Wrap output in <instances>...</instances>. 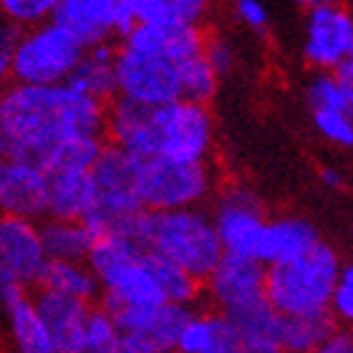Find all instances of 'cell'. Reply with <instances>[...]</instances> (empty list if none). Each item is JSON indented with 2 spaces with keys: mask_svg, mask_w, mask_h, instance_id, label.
<instances>
[{
  "mask_svg": "<svg viewBox=\"0 0 353 353\" xmlns=\"http://www.w3.org/2000/svg\"><path fill=\"white\" fill-rule=\"evenodd\" d=\"M0 137L8 159L43 164L53 149L71 139H106V103L61 83L23 86L10 83L3 94Z\"/></svg>",
  "mask_w": 353,
  "mask_h": 353,
  "instance_id": "cell-1",
  "label": "cell"
},
{
  "mask_svg": "<svg viewBox=\"0 0 353 353\" xmlns=\"http://www.w3.org/2000/svg\"><path fill=\"white\" fill-rule=\"evenodd\" d=\"M106 141L137 159L207 162L212 149V119L202 103L164 106L117 96L106 103Z\"/></svg>",
  "mask_w": 353,
  "mask_h": 353,
  "instance_id": "cell-2",
  "label": "cell"
},
{
  "mask_svg": "<svg viewBox=\"0 0 353 353\" xmlns=\"http://www.w3.org/2000/svg\"><path fill=\"white\" fill-rule=\"evenodd\" d=\"M126 237L182 268L202 285L225 258L212 214H207L202 207L174 210V212L144 210L134 217Z\"/></svg>",
  "mask_w": 353,
  "mask_h": 353,
  "instance_id": "cell-3",
  "label": "cell"
},
{
  "mask_svg": "<svg viewBox=\"0 0 353 353\" xmlns=\"http://www.w3.org/2000/svg\"><path fill=\"white\" fill-rule=\"evenodd\" d=\"M88 268L101 285L99 308L170 303L157 275L154 252L132 237L111 235L99 240L88 255Z\"/></svg>",
  "mask_w": 353,
  "mask_h": 353,
  "instance_id": "cell-4",
  "label": "cell"
},
{
  "mask_svg": "<svg viewBox=\"0 0 353 353\" xmlns=\"http://www.w3.org/2000/svg\"><path fill=\"white\" fill-rule=\"evenodd\" d=\"M341 268L331 245L318 243L303 258L268 268L265 298L283 318L328 313Z\"/></svg>",
  "mask_w": 353,
  "mask_h": 353,
  "instance_id": "cell-5",
  "label": "cell"
},
{
  "mask_svg": "<svg viewBox=\"0 0 353 353\" xmlns=\"http://www.w3.org/2000/svg\"><path fill=\"white\" fill-rule=\"evenodd\" d=\"M91 174L96 182V207L83 225L96 243L111 235L126 237L134 217L144 212L139 197V159L106 144Z\"/></svg>",
  "mask_w": 353,
  "mask_h": 353,
  "instance_id": "cell-6",
  "label": "cell"
},
{
  "mask_svg": "<svg viewBox=\"0 0 353 353\" xmlns=\"http://www.w3.org/2000/svg\"><path fill=\"white\" fill-rule=\"evenodd\" d=\"M83 56H86V48L76 38L68 36L53 21L43 23L23 33L13 61V83L61 86L71 79Z\"/></svg>",
  "mask_w": 353,
  "mask_h": 353,
  "instance_id": "cell-7",
  "label": "cell"
},
{
  "mask_svg": "<svg viewBox=\"0 0 353 353\" xmlns=\"http://www.w3.org/2000/svg\"><path fill=\"white\" fill-rule=\"evenodd\" d=\"M214 176L207 162L139 159V197L149 212L192 210L210 197Z\"/></svg>",
  "mask_w": 353,
  "mask_h": 353,
  "instance_id": "cell-8",
  "label": "cell"
},
{
  "mask_svg": "<svg viewBox=\"0 0 353 353\" xmlns=\"http://www.w3.org/2000/svg\"><path fill=\"white\" fill-rule=\"evenodd\" d=\"M114 68H117L119 96H124V99L149 103V106L182 101L179 68L170 59L144 56V53L129 51L121 46Z\"/></svg>",
  "mask_w": 353,
  "mask_h": 353,
  "instance_id": "cell-9",
  "label": "cell"
},
{
  "mask_svg": "<svg viewBox=\"0 0 353 353\" xmlns=\"http://www.w3.org/2000/svg\"><path fill=\"white\" fill-rule=\"evenodd\" d=\"M212 220L225 255H240V258L258 255L260 237L268 220L255 192L248 187H228L217 199Z\"/></svg>",
  "mask_w": 353,
  "mask_h": 353,
  "instance_id": "cell-10",
  "label": "cell"
},
{
  "mask_svg": "<svg viewBox=\"0 0 353 353\" xmlns=\"http://www.w3.org/2000/svg\"><path fill=\"white\" fill-rule=\"evenodd\" d=\"M124 336L139 339L152 353H176V343L194 310L187 305H114L103 308Z\"/></svg>",
  "mask_w": 353,
  "mask_h": 353,
  "instance_id": "cell-11",
  "label": "cell"
},
{
  "mask_svg": "<svg viewBox=\"0 0 353 353\" xmlns=\"http://www.w3.org/2000/svg\"><path fill=\"white\" fill-rule=\"evenodd\" d=\"M268 268L255 258L225 255L205 280V293L220 313H232L265 298Z\"/></svg>",
  "mask_w": 353,
  "mask_h": 353,
  "instance_id": "cell-12",
  "label": "cell"
},
{
  "mask_svg": "<svg viewBox=\"0 0 353 353\" xmlns=\"http://www.w3.org/2000/svg\"><path fill=\"white\" fill-rule=\"evenodd\" d=\"M353 53V15L339 6L308 10L305 59L323 71H336Z\"/></svg>",
  "mask_w": 353,
  "mask_h": 353,
  "instance_id": "cell-13",
  "label": "cell"
},
{
  "mask_svg": "<svg viewBox=\"0 0 353 353\" xmlns=\"http://www.w3.org/2000/svg\"><path fill=\"white\" fill-rule=\"evenodd\" d=\"M0 265H6L26 288H38V280L48 265L41 225L23 217L0 214Z\"/></svg>",
  "mask_w": 353,
  "mask_h": 353,
  "instance_id": "cell-14",
  "label": "cell"
},
{
  "mask_svg": "<svg viewBox=\"0 0 353 353\" xmlns=\"http://www.w3.org/2000/svg\"><path fill=\"white\" fill-rule=\"evenodd\" d=\"M48 184L43 167L8 159L0 172V212L33 222L48 217Z\"/></svg>",
  "mask_w": 353,
  "mask_h": 353,
  "instance_id": "cell-15",
  "label": "cell"
},
{
  "mask_svg": "<svg viewBox=\"0 0 353 353\" xmlns=\"http://www.w3.org/2000/svg\"><path fill=\"white\" fill-rule=\"evenodd\" d=\"M207 38L199 30V26H184V23H139L134 33L126 38L124 48L144 56H162L172 63H184V61L202 56L205 53Z\"/></svg>",
  "mask_w": 353,
  "mask_h": 353,
  "instance_id": "cell-16",
  "label": "cell"
},
{
  "mask_svg": "<svg viewBox=\"0 0 353 353\" xmlns=\"http://www.w3.org/2000/svg\"><path fill=\"white\" fill-rule=\"evenodd\" d=\"M33 303L43 323L48 325L59 353H83V336H86L91 303L76 301V298L43 290V288L36 290Z\"/></svg>",
  "mask_w": 353,
  "mask_h": 353,
  "instance_id": "cell-17",
  "label": "cell"
},
{
  "mask_svg": "<svg viewBox=\"0 0 353 353\" xmlns=\"http://www.w3.org/2000/svg\"><path fill=\"white\" fill-rule=\"evenodd\" d=\"M117 8L119 0H61L53 23L88 51L99 43H109L111 36H117Z\"/></svg>",
  "mask_w": 353,
  "mask_h": 353,
  "instance_id": "cell-18",
  "label": "cell"
},
{
  "mask_svg": "<svg viewBox=\"0 0 353 353\" xmlns=\"http://www.w3.org/2000/svg\"><path fill=\"white\" fill-rule=\"evenodd\" d=\"M318 243H321L318 232L305 220H298V217L268 220L255 258L265 268H272V265H283L308 255Z\"/></svg>",
  "mask_w": 353,
  "mask_h": 353,
  "instance_id": "cell-19",
  "label": "cell"
},
{
  "mask_svg": "<svg viewBox=\"0 0 353 353\" xmlns=\"http://www.w3.org/2000/svg\"><path fill=\"white\" fill-rule=\"evenodd\" d=\"M48 220L83 222L96 207V182L91 172L48 174Z\"/></svg>",
  "mask_w": 353,
  "mask_h": 353,
  "instance_id": "cell-20",
  "label": "cell"
},
{
  "mask_svg": "<svg viewBox=\"0 0 353 353\" xmlns=\"http://www.w3.org/2000/svg\"><path fill=\"white\" fill-rule=\"evenodd\" d=\"M243 339L222 313H192L184 325L176 353H243Z\"/></svg>",
  "mask_w": 353,
  "mask_h": 353,
  "instance_id": "cell-21",
  "label": "cell"
},
{
  "mask_svg": "<svg viewBox=\"0 0 353 353\" xmlns=\"http://www.w3.org/2000/svg\"><path fill=\"white\" fill-rule=\"evenodd\" d=\"M228 318L240 333L245 348H252V351H272L275 348V351H280L278 339L283 316L268 303V298L250 303L240 310H232V313H228Z\"/></svg>",
  "mask_w": 353,
  "mask_h": 353,
  "instance_id": "cell-22",
  "label": "cell"
},
{
  "mask_svg": "<svg viewBox=\"0 0 353 353\" xmlns=\"http://www.w3.org/2000/svg\"><path fill=\"white\" fill-rule=\"evenodd\" d=\"M339 333L336 318L328 313L318 316H293L283 318L280 323V353H313Z\"/></svg>",
  "mask_w": 353,
  "mask_h": 353,
  "instance_id": "cell-23",
  "label": "cell"
},
{
  "mask_svg": "<svg viewBox=\"0 0 353 353\" xmlns=\"http://www.w3.org/2000/svg\"><path fill=\"white\" fill-rule=\"evenodd\" d=\"M8 323H10V336L18 353H59L56 341H53L48 325L43 323L41 313L36 310L33 295H26L23 301L6 310Z\"/></svg>",
  "mask_w": 353,
  "mask_h": 353,
  "instance_id": "cell-24",
  "label": "cell"
},
{
  "mask_svg": "<svg viewBox=\"0 0 353 353\" xmlns=\"http://www.w3.org/2000/svg\"><path fill=\"white\" fill-rule=\"evenodd\" d=\"M41 237L48 260H63V263H88V255L96 245L94 235L83 222L46 220L41 225Z\"/></svg>",
  "mask_w": 353,
  "mask_h": 353,
  "instance_id": "cell-25",
  "label": "cell"
},
{
  "mask_svg": "<svg viewBox=\"0 0 353 353\" xmlns=\"http://www.w3.org/2000/svg\"><path fill=\"white\" fill-rule=\"evenodd\" d=\"M38 288L68 295V298L83 303H94L96 298H101V285H99L94 270L88 268V263L48 260L43 275L38 280Z\"/></svg>",
  "mask_w": 353,
  "mask_h": 353,
  "instance_id": "cell-26",
  "label": "cell"
},
{
  "mask_svg": "<svg viewBox=\"0 0 353 353\" xmlns=\"http://www.w3.org/2000/svg\"><path fill=\"white\" fill-rule=\"evenodd\" d=\"M109 141L103 137H83V139H71L61 144L43 159V167L48 174H61V172H94L96 162L101 159L103 149Z\"/></svg>",
  "mask_w": 353,
  "mask_h": 353,
  "instance_id": "cell-27",
  "label": "cell"
},
{
  "mask_svg": "<svg viewBox=\"0 0 353 353\" xmlns=\"http://www.w3.org/2000/svg\"><path fill=\"white\" fill-rule=\"evenodd\" d=\"M66 83L74 88V91H79V94L91 96V99L103 101V103L114 101V99L119 96L114 61H99L88 51Z\"/></svg>",
  "mask_w": 353,
  "mask_h": 353,
  "instance_id": "cell-28",
  "label": "cell"
},
{
  "mask_svg": "<svg viewBox=\"0 0 353 353\" xmlns=\"http://www.w3.org/2000/svg\"><path fill=\"white\" fill-rule=\"evenodd\" d=\"M179 86H182V99L192 103H202L205 106L210 99L217 91V79L220 76L214 74V68L210 66V61L202 56H194V59L179 63Z\"/></svg>",
  "mask_w": 353,
  "mask_h": 353,
  "instance_id": "cell-29",
  "label": "cell"
},
{
  "mask_svg": "<svg viewBox=\"0 0 353 353\" xmlns=\"http://www.w3.org/2000/svg\"><path fill=\"white\" fill-rule=\"evenodd\" d=\"M61 0H0V15L23 30L51 23Z\"/></svg>",
  "mask_w": 353,
  "mask_h": 353,
  "instance_id": "cell-30",
  "label": "cell"
},
{
  "mask_svg": "<svg viewBox=\"0 0 353 353\" xmlns=\"http://www.w3.org/2000/svg\"><path fill=\"white\" fill-rule=\"evenodd\" d=\"M308 101L313 111H348L353 114V96L336 74L316 76L308 86Z\"/></svg>",
  "mask_w": 353,
  "mask_h": 353,
  "instance_id": "cell-31",
  "label": "cell"
},
{
  "mask_svg": "<svg viewBox=\"0 0 353 353\" xmlns=\"http://www.w3.org/2000/svg\"><path fill=\"white\" fill-rule=\"evenodd\" d=\"M124 333L119 331L117 321L103 308H91L83 336V353H111Z\"/></svg>",
  "mask_w": 353,
  "mask_h": 353,
  "instance_id": "cell-32",
  "label": "cell"
},
{
  "mask_svg": "<svg viewBox=\"0 0 353 353\" xmlns=\"http://www.w3.org/2000/svg\"><path fill=\"white\" fill-rule=\"evenodd\" d=\"M316 129L331 144L353 147V114L348 111H313Z\"/></svg>",
  "mask_w": 353,
  "mask_h": 353,
  "instance_id": "cell-33",
  "label": "cell"
},
{
  "mask_svg": "<svg viewBox=\"0 0 353 353\" xmlns=\"http://www.w3.org/2000/svg\"><path fill=\"white\" fill-rule=\"evenodd\" d=\"M331 316L336 318V323L353 325V265H343L333 290L331 301Z\"/></svg>",
  "mask_w": 353,
  "mask_h": 353,
  "instance_id": "cell-34",
  "label": "cell"
},
{
  "mask_svg": "<svg viewBox=\"0 0 353 353\" xmlns=\"http://www.w3.org/2000/svg\"><path fill=\"white\" fill-rule=\"evenodd\" d=\"M23 33L26 30L21 26L10 23L8 18H0V83L6 79H13V61L23 41Z\"/></svg>",
  "mask_w": 353,
  "mask_h": 353,
  "instance_id": "cell-35",
  "label": "cell"
},
{
  "mask_svg": "<svg viewBox=\"0 0 353 353\" xmlns=\"http://www.w3.org/2000/svg\"><path fill=\"white\" fill-rule=\"evenodd\" d=\"M137 23H170V8L167 0H119Z\"/></svg>",
  "mask_w": 353,
  "mask_h": 353,
  "instance_id": "cell-36",
  "label": "cell"
},
{
  "mask_svg": "<svg viewBox=\"0 0 353 353\" xmlns=\"http://www.w3.org/2000/svg\"><path fill=\"white\" fill-rule=\"evenodd\" d=\"M205 59L214 68V74H228L232 63H235V48L225 41V38H207L205 43Z\"/></svg>",
  "mask_w": 353,
  "mask_h": 353,
  "instance_id": "cell-37",
  "label": "cell"
},
{
  "mask_svg": "<svg viewBox=\"0 0 353 353\" xmlns=\"http://www.w3.org/2000/svg\"><path fill=\"white\" fill-rule=\"evenodd\" d=\"M170 18L184 26H199L207 13V0H167Z\"/></svg>",
  "mask_w": 353,
  "mask_h": 353,
  "instance_id": "cell-38",
  "label": "cell"
},
{
  "mask_svg": "<svg viewBox=\"0 0 353 353\" xmlns=\"http://www.w3.org/2000/svg\"><path fill=\"white\" fill-rule=\"evenodd\" d=\"M237 15L245 26L255 30H263L268 26V10L260 0H237Z\"/></svg>",
  "mask_w": 353,
  "mask_h": 353,
  "instance_id": "cell-39",
  "label": "cell"
},
{
  "mask_svg": "<svg viewBox=\"0 0 353 353\" xmlns=\"http://www.w3.org/2000/svg\"><path fill=\"white\" fill-rule=\"evenodd\" d=\"M313 353H353V333L351 331H339L325 346H321Z\"/></svg>",
  "mask_w": 353,
  "mask_h": 353,
  "instance_id": "cell-40",
  "label": "cell"
},
{
  "mask_svg": "<svg viewBox=\"0 0 353 353\" xmlns=\"http://www.w3.org/2000/svg\"><path fill=\"white\" fill-rule=\"evenodd\" d=\"M111 353H152L139 339H132V336H121V341L117 343V348Z\"/></svg>",
  "mask_w": 353,
  "mask_h": 353,
  "instance_id": "cell-41",
  "label": "cell"
},
{
  "mask_svg": "<svg viewBox=\"0 0 353 353\" xmlns=\"http://www.w3.org/2000/svg\"><path fill=\"white\" fill-rule=\"evenodd\" d=\"M336 76L341 79V83L348 88V94L353 96V53L348 56L339 68H336Z\"/></svg>",
  "mask_w": 353,
  "mask_h": 353,
  "instance_id": "cell-42",
  "label": "cell"
},
{
  "mask_svg": "<svg viewBox=\"0 0 353 353\" xmlns=\"http://www.w3.org/2000/svg\"><path fill=\"white\" fill-rule=\"evenodd\" d=\"M321 179H323V184L331 187V190H341V187H343V176H341L339 170H333V167H323V170H321Z\"/></svg>",
  "mask_w": 353,
  "mask_h": 353,
  "instance_id": "cell-43",
  "label": "cell"
},
{
  "mask_svg": "<svg viewBox=\"0 0 353 353\" xmlns=\"http://www.w3.org/2000/svg\"><path fill=\"white\" fill-rule=\"evenodd\" d=\"M295 3H301V6H305L308 10H313V8H321V6H331L333 0H295Z\"/></svg>",
  "mask_w": 353,
  "mask_h": 353,
  "instance_id": "cell-44",
  "label": "cell"
},
{
  "mask_svg": "<svg viewBox=\"0 0 353 353\" xmlns=\"http://www.w3.org/2000/svg\"><path fill=\"white\" fill-rule=\"evenodd\" d=\"M6 162H8L6 141H3V137H0V172H3V167H6Z\"/></svg>",
  "mask_w": 353,
  "mask_h": 353,
  "instance_id": "cell-45",
  "label": "cell"
},
{
  "mask_svg": "<svg viewBox=\"0 0 353 353\" xmlns=\"http://www.w3.org/2000/svg\"><path fill=\"white\" fill-rule=\"evenodd\" d=\"M243 353H280V351H275V348H272V351H252V348H245Z\"/></svg>",
  "mask_w": 353,
  "mask_h": 353,
  "instance_id": "cell-46",
  "label": "cell"
},
{
  "mask_svg": "<svg viewBox=\"0 0 353 353\" xmlns=\"http://www.w3.org/2000/svg\"><path fill=\"white\" fill-rule=\"evenodd\" d=\"M3 94H6V91H3V88H0V109H3Z\"/></svg>",
  "mask_w": 353,
  "mask_h": 353,
  "instance_id": "cell-47",
  "label": "cell"
}]
</instances>
